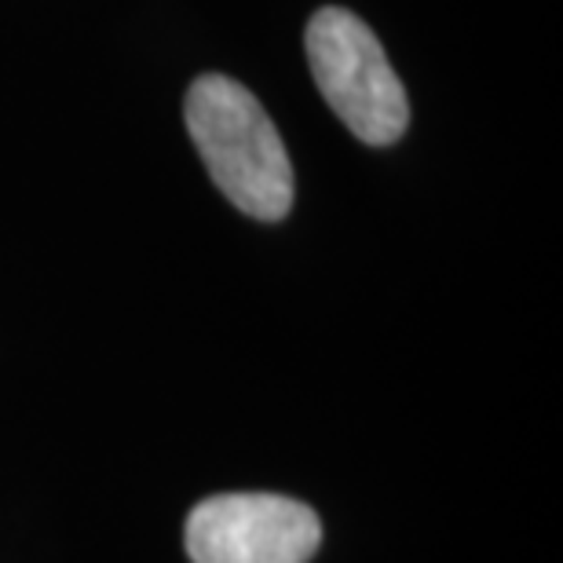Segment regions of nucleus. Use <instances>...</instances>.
Wrapping results in <instances>:
<instances>
[{
    "mask_svg": "<svg viewBox=\"0 0 563 563\" xmlns=\"http://www.w3.org/2000/svg\"><path fill=\"white\" fill-rule=\"evenodd\" d=\"M184 121L220 195L245 217L278 223L292 209V165L275 121L228 74H201L187 88Z\"/></svg>",
    "mask_w": 563,
    "mask_h": 563,
    "instance_id": "f257e3e1",
    "label": "nucleus"
},
{
    "mask_svg": "<svg viewBox=\"0 0 563 563\" xmlns=\"http://www.w3.org/2000/svg\"><path fill=\"white\" fill-rule=\"evenodd\" d=\"M311 77L330 110L369 146L396 143L410 125V99L377 33L347 8H319L303 33Z\"/></svg>",
    "mask_w": 563,
    "mask_h": 563,
    "instance_id": "f03ea898",
    "label": "nucleus"
},
{
    "mask_svg": "<svg viewBox=\"0 0 563 563\" xmlns=\"http://www.w3.org/2000/svg\"><path fill=\"white\" fill-rule=\"evenodd\" d=\"M190 563H308L322 520L282 494H212L187 516Z\"/></svg>",
    "mask_w": 563,
    "mask_h": 563,
    "instance_id": "7ed1b4c3",
    "label": "nucleus"
}]
</instances>
